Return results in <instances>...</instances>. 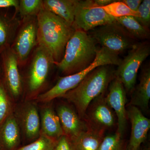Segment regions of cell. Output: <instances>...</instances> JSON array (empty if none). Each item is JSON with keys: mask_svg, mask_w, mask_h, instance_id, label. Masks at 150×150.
<instances>
[{"mask_svg": "<svg viewBox=\"0 0 150 150\" xmlns=\"http://www.w3.org/2000/svg\"><path fill=\"white\" fill-rule=\"evenodd\" d=\"M37 18L38 45L51 54L54 62H60L76 29L72 25L43 8Z\"/></svg>", "mask_w": 150, "mask_h": 150, "instance_id": "6da1fadb", "label": "cell"}, {"mask_svg": "<svg viewBox=\"0 0 150 150\" xmlns=\"http://www.w3.org/2000/svg\"><path fill=\"white\" fill-rule=\"evenodd\" d=\"M115 69L112 65L96 68L89 73L75 88L61 98L66 99L74 106L78 115L83 120L87 108L95 98L106 93L113 79Z\"/></svg>", "mask_w": 150, "mask_h": 150, "instance_id": "7a4b0ae2", "label": "cell"}, {"mask_svg": "<svg viewBox=\"0 0 150 150\" xmlns=\"http://www.w3.org/2000/svg\"><path fill=\"white\" fill-rule=\"evenodd\" d=\"M97 44L88 33L76 30L67 43L63 59L54 65L64 76L79 72L94 61L99 48Z\"/></svg>", "mask_w": 150, "mask_h": 150, "instance_id": "3957f363", "label": "cell"}, {"mask_svg": "<svg viewBox=\"0 0 150 150\" xmlns=\"http://www.w3.org/2000/svg\"><path fill=\"white\" fill-rule=\"evenodd\" d=\"M54 65L51 54L45 48L37 45L25 65L27 70L23 83L25 100H35L42 93Z\"/></svg>", "mask_w": 150, "mask_h": 150, "instance_id": "277c9868", "label": "cell"}, {"mask_svg": "<svg viewBox=\"0 0 150 150\" xmlns=\"http://www.w3.org/2000/svg\"><path fill=\"white\" fill-rule=\"evenodd\" d=\"M117 56L106 48H98L94 62L84 70L79 72L61 77L56 84L50 89L39 95L35 99L36 102L47 103L56 98H61L64 95L75 88L85 78L97 67L105 65H116Z\"/></svg>", "mask_w": 150, "mask_h": 150, "instance_id": "5b68a950", "label": "cell"}, {"mask_svg": "<svg viewBox=\"0 0 150 150\" xmlns=\"http://www.w3.org/2000/svg\"><path fill=\"white\" fill-rule=\"evenodd\" d=\"M150 54L148 41L138 42L129 50L115 70L114 76L123 85L126 93L131 94L134 90L139 70Z\"/></svg>", "mask_w": 150, "mask_h": 150, "instance_id": "8992f818", "label": "cell"}, {"mask_svg": "<svg viewBox=\"0 0 150 150\" xmlns=\"http://www.w3.org/2000/svg\"><path fill=\"white\" fill-rule=\"evenodd\" d=\"M88 33L101 47L118 56L129 51L138 42L116 21Z\"/></svg>", "mask_w": 150, "mask_h": 150, "instance_id": "52a82bcc", "label": "cell"}, {"mask_svg": "<svg viewBox=\"0 0 150 150\" xmlns=\"http://www.w3.org/2000/svg\"><path fill=\"white\" fill-rule=\"evenodd\" d=\"M37 16L21 19L20 25L11 48L18 60L20 68L24 67L38 45Z\"/></svg>", "mask_w": 150, "mask_h": 150, "instance_id": "ba28073f", "label": "cell"}, {"mask_svg": "<svg viewBox=\"0 0 150 150\" xmlns=\"http://www.w3.org/2000/svg\"><path fill=\"white\" fill-rule=\"evenodd\" d=\"M106 94H102L92 100L83 118L88 129L104 134L117 123L115 112L106 100Z\"/></svg>", "mask_w": 150, "mask_h": 150, "instance_id": "9c48e42d", "label": "cell"}, {"mask_svg": "<svg viewBox=\"0 0 150 150\" xmlns=\"http://www.w3.org/2000/svg\"><path fill=\"white\" fill-rule=\"evenodd\" d=\"M1 64V81L14 102L24 95L23 78L20 71L18 60L11 47L0 53Z\"/></svg>", "mask_w": 150, "mask_h": 150, "instance_id": "30bf717a", "label": "cell"}, {"mask_svg": "<svg viewBox=\"0 0 150 150\" xmlns=\"http://www.w3.org/2000/svg\"><path fill=\"white\" fill-rule=\"evenodd\" d=\"M115 21L114 18L97 5L94 0H79L75 11L73 26L76 30L88 32Z\"/></svg>", "mask_w": 150, "mask_h": 150, "instance_id": "8fae6325", "label": "cell"}, {"mask_svg": "<svg viewBox=\"0 0 150 150\" xmlns=\"http://www.w3.org/2000/svg\"><path fill=\"white\" fill-rule=\"evenodd\" d=\"M13 113L22 137L28 142L36 140L40 134V113L36 103L33 100H25L15 104Z\"/></svg>", "mask_w": 150, "mask_h": 150, "instance_id": "7c38bea8", "label": "cell"}, {"mask_svg": "<svg viewBox=\"0 0 150 150\" xmlns=\"http://www.w3.org/2000/svg\"><path fill=\"white\" fill-rule=\"evenodd\" d=\"M106 99L117 118V129L115 133L123 138L127 125L126 92L121 82L114 78L109 86Z\"/></svg>", "mask_w": 150, "mask_h": 150, "instance_id": "4fadbf2b", "label": "cell"}, {"mask_svg": "<svg viewBox=\"0 0 150 150\" xmlns=\"http://www.w3.org/2000/svg\"><path fill=\"white\" fill-rule=\"evenodd\" d=\"M126 110L127 119L131 126V136L126 150H139L147 138L150 120L136 106L128 105Z\"/></svg>", "mask_w": 150, "mask_h": 150, "instance_id": "5bb4252c", "label": "cell"}, {"mask_svg": "<svg viewBox=\"0 0 150 150\" xmlns=\"http://www.w3.org/2000/svg\"><path fill=\"white\" fill-rule=\"evenodd\" d=\"M56 111L64 135L71 139L88 130L86 122L70 105L65 103H60L56 107Z\"/></svg>", "mask_w": 150, "mask_h": 150, "instance_id": "9a60e30c", "label": "cell"}, {"mask_svg": "<svg viewBox=\"0 0 150 150\" xmlns=\"http://www.w3.org/2000/svg\"><path fill=\"white\" fill-rule=\"evenodd\" d=\"M131 94L129 105L139 108L143 112H147L149 109L150 99V65L144 66L141 70L139 83L135 86Z\"/></svg>", "mask_w": 150, "mask_h": 150, "instance_id": "2e32d148", "label": "cell"}, {"mask_svg": "<svg viewBox=\"0 0 150 150\" xmlns=\"http://www.w3.org/2000/svg\"><path fill=\"white\" fill-rule=\"evenodd\" d=\"M22 134L13 112L0 126V150H16L21 143Z\"/></svg>", "mask_w": 150, "mask_h": 150, "instance_id": "e0dca14e", "label": "cell"}, {"mask_svg": "<svg viewBox=\"0 0 150 150\" xmlns=\"http://www.w3.org/2000/svg\"><path fill=\"white\" fill-rule=\"evenodd\" d=\"M47 103L40 108V132L58 140L64 135L59 117L51 103Z\"/></svg>", "mask_w": 150, "mask_h": 150, "instance_id": "ac0fdd59", "label": "cell"}, {"mask_svg": "<svg viewBox=\"0 0 150 150\" xmlns=\"http://www.w3.org/2000/svg\"><path fill=\"white\" fill-rule=\"evenodd\" d=\"M17 14L10 16L0 12V53L13 42L21 21Z\"/></svg>", "mask_w": 150, "mask_h": 150, "instance_id": "d6986e66", "label": "cell"}, {"mask_svg": "<svg viewBox=\"0 0 150 150\" xmlns=\"http://www.w3.org/2000/svg\"><path fill=\"white\" fill-rule=\"evenodd\" d=\"M79 0H43V8L72 25Z\"/></svg>", "mask_w": 150, "mask_h": 150, "instance_id": "ffe728a7", "label": "cell"}, {"mask_svg": "<svg viewBox=\"0 0 150 150\" xmlns=\"http://www.w3.org/2000/svg\"><path fill=\"white\" fill-rule=\"evenodd\" d=\"M104 137V134L88 129L70 139L74 150H98Z\"/></svg>", "mask_w": 150, "mask_h": 150, "instance_id": "44dd1931", "label": "cell"}, {"mask_svg": "<svg viewBox=\"0 0 150 150\" xmlns=\"http://www.w3.org/2000/svg\"><path fill=\"white\" fill-rule=\"evenodd\" d=\"M114 18L136 40L149 39L150 30L142 26L134 17L127 16Z\"/></svg>", "mask_w": 150, "mask_h": 150, "instance_id": "7402d4cb", "label": "cell"}, {"mask_svg": "<svg viewBox=\"0 0 150 150\" xmlns=\"http://www.w3.org/2000/svg\"><path fill=\"white\" fill-rule=\"evenodd\" d=\"M100 7L108 14L114 18L127 16H133L137 18L139 17V14L138 11L131 10L121 1H115L107 6Z\"/></svg>", "mask_w": 150, "mask_h": 150, "instance_id": "603a6c76", "label": "cell"}, {"mask_svg": "<svg viewBox=\"0 0 150 150\" xmlns=\"http://www.w3.org/2000/svg\"><path fill=\"white\" fill-rule=\"evenodd\" d=\"M15 104L0 81V126L13 112Z\"/></svg>", "mask_w": 150, "mask_h": 150, "instance_id": "cb8c5ba5", "label": "cell"}, {"mask_svg": "<svg viewBox=\"0 0 150 150\" xmlns=\"http://www.w3.org/2000/svg\"><path fill=\"white\" fill-rule=\"evenodd\" d=\"M43 9V0H20L18 14L21 19L29 16H37Z\"/></svg>", "mask_w": 150, "mask_h": 150, "instance_id": "d4e9b609", "label": "cell"}, {"mask_svg": "<svg viewBox=\"0 0 150 150\" xmlns=\"http://www.w3.org/2000/svg\"><path fill=\"white\" fill-rule=\"evenodd\" d=\"M58 140L40 132V136L35 141L16 150H53Z\"/></svg>", "mask_w": 150, "mask_h": 150, "instance_id": "484cf974", "label": "cell"}, {"mask_svg": "<svg viewBox=\"0 0 150 150\" xmlns=\"http://www.w3.org/2000/svg\"><path fill=\"white\" fill-rule=\"evenodd\" d=\"M126 146L123 138L115 133L105 136L98 150H126Z\"/></svg>", "mask_w": 150, "mask_h": 150, "instance_id": "4316f807", "label": "cell"}, {"mask_svg": "<svg viewBox=\"0 0 150 150\" xmlns=\"http://www.w3.org/2000/svg\"><path fill=\"white\" fill-rule=\"evenodd\" d=\"M137 11L139 14V17L135 18L137 21L146 29L149 30L150 26V1H142Z\"/></svg>", "mask_w": 150, "mask_h": 150, "instance_id": "83f0119b", "label": "cell"}, {"mask_svg": "<svg viewBox=\"0 0 150 150\" xmlns=\"http://www.w3.org/2000/svg\"><path fill=\"white\" fill-rule=\"evenodd\" d=\"M53 150H74L71 140L69 137L63 135L58 139Z\"/></svg>", "mask_w": 150, "mask_h": 150, "instance_id": "f1b7e54d", "label": "cell"}, {"mask_svg": "<svg viewBox=\"0 0 150 150\" xmlns=\"http://www.w3.org/2000/svg\"><path fill=\"white\" fill-rule=\"evenodd\" d=\"M19 0H0V8H14L15 13L18 14Z\"/></svg>", "mask_w": 150, "mask_h": 150, "instance_id": "f546056e", "label": "cell"}, {"mask_svg": "<svg viewBox=\"0 0 150 150\" xmlns=\"http://www.w3.org/2000/svg\"><path fill=\"white\" fill-rule=\"evenodd\" d=\"M128 7L131 10L137 12L138 8L139 7L140 5L142 4V0H122Z\"/></svg>", "mask_w": 150, "mask_h": 150, "instance_id": "4dcf8cb0", "label": "cell"}, {"mask_svg": "<svg viewBox=\"0 0 150 150\" xmlns=\"http://www.w3.org/2000/svg\"><path fill=\"white\" fill-rule=\"evenodd\" d=\"M115 0H94L97 5L99 7L104 6L115 1Z\"/></svg>", "mask_w": 150, "mask_h": 150, "instance_id": "1f68e13d", "label": "cell"}, {"mask_svg": "<svg viewBox=\"0 0 150 150\" xmlns=\"http://www.w3.org/2000/svg\"><path fill=\"white\" fill-rule=\"evenodd\" d=\"M2 70L1 64V56H0V81L1 80Z\"/></svg>", "mask_w": 150, "mask_h": 150, "instance_id": "d6a6232c", "label": "cell"}, {"mask_svg": "<svg viewBox=\"0 0 150 150\" xmlns=\"http://www.w3.org/2000/svg\"><path fill=\"white\" fill-rule=\"evenodd\" d=\"M139 150H142V149H141H141H140Z\"/></svg>", "mask_w": 150, "mask_h": 150, "instance_id": "836d02e7", "label": "cell"}]
</instances>
